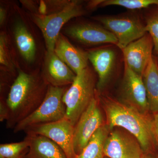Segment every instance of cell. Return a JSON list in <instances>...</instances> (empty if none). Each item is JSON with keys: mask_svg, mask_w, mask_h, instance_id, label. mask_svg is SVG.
I'll return each mask as SVG.
<instances>
[{"mask_svg": "<svg viewBox=\"0 0 158 158\" xmlns=\"http://www.w3.org/2000/svg\"><path fill=\"white\" fill-rule=\"evenodd\" d=\"M49 84L41 72L28 73L18 69L6 99L9 111L6 127L13 129L34 113L45 98Z\"/></svg>", "mask_w": 158, "mask_h": 158, "instance_id": "obj_1", "label": "cell"}, {"mask_svg": "<svg viewBox=\"0 0 158 158\" xmlns=\"http://www.w3.org/2000/svg\"><path fill=\"white\" fill-rule=\"evenodd\" d=\"M97 95L104 110L106 124L111 130L118 127L126 131L138 140L145 153H150L158 146L153 115L143 114L121 102Z\"/></svg>", "mask_w": 158, "mask_h": 158, "instance_id": "obj_2", "label": "cell"}, {"mask_svg": "<svg viewBox=\"0 0 158 158\" xmlns=\"http://www.w3.org/2000/svg\"><path fill=\"white\" fill-rule=\"evenodd\" d=\"M97 82L95 73L88 66L77 75L64 94L63 101L66 107L65 117L74 126L96 96Z\"/></svg>", "mask_w": 158, "mask_h": 158, "instance_id": "obj_3", "label": "cell"}, {"mask_svg": "<svg viewBox=\"0 0 158 158\" xmlns=\"http://www.w3.org/2000/svg\"><path fill=\"white\" fill-rule=\"evenodd\" d=\"M67 87L49 85L47 93L41 105L34 113L16 125L13 129V132L25 131L30 128L52 123L65 118L66 107L63 96L68 89Z\"/></svg>", "mask_w": 158, "mask_h": 158, "instance_id": "obj_4", "label": "cell"}, {"mask_svg": "<svg viewBox=\"0 0 158 158\" xmlns=\"http://www.w3.org/2000/svg\"><path fill=\"white\" fill-rule=\"evenodd\" d=\"M82 3V1H73L64 10L49 15L29 13L31 20L41 31L47 52H54L56 41L65 23L72 19L86 14Z\"/></svg>", "mask_w": 158, "mask_h": 158, "instance_id": "obj_5", "label": "cell"}, {"mask_svg": "<svg viewBox=\"0 0 158 158\" xmlns=\"http://www.w3.org/2000/svg\"><path fill=\"white\" fill-rule=\"evenodd\" d=\"M93 19L116 37L117 47L122 50L147 33L145 23L135 14L97 16Z\"/></svg>", "mask_w": 158, "mask_h": 158, "instance_id": "obj_6", "label": "cell"}, {"mask_svg": "<svg viewBox=\"0 0 158 158\" xmlns=\"http://www.w3.org/2000/svg\"><path fill=\"white\" fill-rule=\"evenodd\" d=\"M74 126L65 117L47 124L30 128L25 131L27 135L44 136L58 144L67 158H78L74 147Z\"/></svg>", "mask_w": 158, "mask_h": 158, "instance_id": "obj_7", "label": "cell"}, {"mask_svg": "<svg viewBox=\"0 0 158 158\" xmlns=\"http://www.w3.org/2000/svg\"><path fill=\"white\" fill-rule=\"evenodd\" d=\"M100 106L99 100L96 96L79 118L75 126L73 144L77 155L82 152L94 133L105 124Z\"/></svg>", "mask_w": 158, "mask_h": 158, "instance_id": "obj_8", "label": "cell"}, {"mask_svg": "<svg viewBox=\"0 0 158 158\" xmlns=\"http://www.w3.org/2000/svg\"><path fill=\"white\" fill-rule=\"evenodd\" d=\"M121 102L143 114H150L147 93L142 77L124 64L120 88Z\"/></svg>", "mask_w": 158, "mask_h": 158, "instance_id": "obj_9", "label": "cell"}, {"mask_svg": "<svg viewBox=\"0 0 158 158\" xmlns=\"http://www.w3.org/2000/svg\"><path fill=\"white\" fill-rule=\"evenodd\" d=\"M64 34L83 45L93 46L112 44L117 45L116 37L104 27L90 22L73 24L63 30Z\"/></svg>", "mask_w": 158, "mask_h": 158, "instance_id": "obj_10", "label": "cell"}, {"mask_svg": "<svg viewBox=\"0 0 158 158\" xmlns=\"http://www.w3.org/2000/svg\"><path fill=\"white\" fill-rule=\"evenodd\" d=\"M144 153L138 140L125 130L111 131L105 142L106 157L141 158Z\"/></svg>", "mask_w": 158, "mask_h": 158, "instance_id": "obj_11", "label": "cell"}, {"mask_svg": "<svg viewBox=\"0 0 158 158\" xmlns=\"http://www.w3.org/2000/svg\"><path fill=\"white\" fill-rule=\"evenodd\" d=\"M154 43L148 33L122 50L125 64L142 77L152 56Z\"/></svg>", "mask_w": 158, "mask_h": 158, "instance_id": "obj_12", "label": "cell"}, {"mask_svg": "<svg viewBox=\"0 0 158 158\" xmlns=\"http://www.w3.org/2000/svg\"><path fill=\"white\" fill-rule=\"evenodd\" d=\"M41 73L49 85L58 87L70 85L77 76L54 52L46 51Z\"/></svg>", "mask_w": 158, "mask_h": 158, "instance_id": "obj_13", "label": "cell"}, {"mask_svg": "<svg viewBox=\"0 0 158 158\" xmlns=\"http://www.w3.org/2000/svg\"><path fill=\"white\" fill-rule=\"evenodd\" d=\"M87 52L88 60L98 76L97 92L100 94L106 87L115 69L116 53L107 48L92 49Z\"/></svg>", "mask_w": 158, "mask_h": 158, "instance_id": "obj_14", "label": "cell"}, {"mask_svg": "<svg viewBox=\"0 0 158 158\" xmlns=\"http://www.w3.org/2000/svg\"><path fill=\"white\" fill-rule=\"evenodd\" d=\"M54 52L75 74L88 66V52L73 45L64 34L60 33L55 44Z\"/></svg>", "mask_w": 158, "mask_h": 158, "instance_id": "obj_15", "label": "cell"}, {"mask_svg": "<svg viewBox=\"0 0 158 158\" xmlns=\"http://www.w3.org/2000/svg\"><path fill=\"white\" fill-rule=\"evenodd\" d=\"M12 34L21 56L28 64L34 63L37 58V44L34 35L22 18L18 17L15 20Z\"/></svg>", "mask_w": 158, "mask_h": 158, "instance_id": "obj_16", "label": "cell"}, {"mask_svg": "<svg viewBox=\"0 0 158 158\" xmlns=\"http://www.w3.org/2000/svg\"><path fill=\"white\" fill-rule=\"evenodd\" d=\"M30 141L27 152L23 158H67L58 144L44 136L27 135Z\"/></svg>", "mask_w": 158, "mask_h": 158, "instance_id": "obj_17", "label": "cell"}, {"mask_svg": "<svg viewBox=\"0 0 158 158\" xmlns=\"http://www.w3.org/2000/svg\"><path fill=\"white\" fill-rule=\"evenodd\" d=\"M147 93L150 112L158 113V62L152 55L142 76Z\"/></svg>", "mask_w": 158, "mask_h": 158, "instance_id": "obj_18", "label": "cell"}, {"mask_svg": "<svg viewBox=\"0 0 158 158\" xmlns=\"http://www.w3.org/2000/svg\"><path fill=\"white\" fill-rule=\"evenodd\" d=\"M111 131L106 123L102 126L94 134L78 158H105V142Z\"/></svg>", "mask_w": 158, "mask_h": 158, "instance_id": "obj_19", "label": "cell"}, {"mask_svg": "<svg viewBox=\"0 0 158 158\" xmlns=\"http://www.w3.org/2000/svg\"><path fill=\"white\" fill-rule=\"evenodd\" d=\"M10 40L5 31L0 34V65L2 72L15 73L18 67L15 62Z\"/></svg>", "mask_w": 158, "mask_h": 158, "instance_id": "obj_20", "label": "cell"}, {"mask_svg": "<svg viewBox=\"0 0 158 158\" xmlns=\"http://www.w3.org/2000/svg\"><path fill=\"white\" fill-rule=\"evenodd\" d=\"M27 138L20 142L2 144L0 145V158H23L30 146Z\"/></svg>", "mask_w": 158, "mask_h": 158, "instance_id": "obj_21", "label": "cell"}, {"mask_svg": "<svg viewBox=\"0 0 158 158\" xmlns=\"http://www.w3.org/2000/svg\"><path fill=\"white\" fill-rule=\"evenodd\" d=\"M98 7L110 6H122L131 10L147 8L158 6V0H98Z\"/></svg>", "mask_w": 158, "mask_h": 158, "instance_id": "obj_22", "label": "cell"}, {"mask_svg": "<svg viewBox=\"0 0 158 158\" xmlns=\"http://www.w3.org/2000/svg\"><path fill=\"white\" fill-rule=\"evenodd\" d=\"M144 19L146 31L153 41L154 50L158 54V6L149 10Z\"/></svg>", "mask_w": 158, "mask_h": 158, "instance_id": "obj_23", "label": "cell"}, {"mask_svg": "<svg viewBox=\"0 0 158 158\" xmlns=\"http://www.w3.org/2000/svg\"><path fill=\"white\" fill-rule=\"evenodd\" d=\"M73 1L55 0L41 1L38 2V14L41 15H49L62 11L70 5Z\"/></svg>", "mask_w": 158, "mask_h": 158, "instance_id": "obj_24", "label": "cell"}, {"mask_svg": "<svg viewBox=\"0 0 158 158\" xmlns=\"http://www.w3.org/2000/svg\"><path fill=\"white\" fill-rule=\"evenodd\" d=\"M23 6L30 11V13L37 14L39 5L37 2L33 1H20Z\"/></svg>", "mask_w": 158, "mask_h": 158, "instance_id": "obj_25", "label": "cell"}, {"mask_svg": "<svg viewBox=\"0 0 158 158\" xmlns=\"http://www.w3.org/2000/svg\"><path fill=\"white\" fill-rule=\"evenodd\" d=\"M9 116V111L6 105V100L0 101V121L3 122L7 120Z\"/></svg>", "mask_w": 158, "mask_h": 158, "instance_id": "obj_26", "label": "cell"}, {"mask_svg": "<svg viewBox=\"0 0 158 158\" xmlns=\"http://www.w3.org/2000/svg\"><path fill=\"white\" fill-rule=\"evenodd\" d=\"M8 8L1 5L0 7V25L1 27L6 24L8 17Z\"/></svg>", "mask_w": 158, "mask_h": 158, "instance_id": "obj_27", "label": "cell"}, {"mask_svg": "<svg viewBox=\"0 0 158 158\" xmlns=\"http://www.w3.org/2000/svg\"><path fill=\"white\" fill-rule=\"evenodd\" d=\"M152 115L155 135L158 144V113L152 114Z\"/></svg>", "mask_w": 158, "mask_h": 158, "instance_id": "obj_28", "label": "cell"}, {"mask_svg": "<svg viewBox=\"0 0 158 158\" xmlns=\"http://www.w3.org/2000/svg\"><path fill=\"white\" fill-rule=\"evenodd\" d=\"M141 158H156L154 157L150 153H144Z\"/></svg>", "mask_w": 158, "mask_h": 158, "instance_id": "obj_29", "label": "cell"}, {"mask_svg": "<svg viewBox=\"0 0 158 158\" xmlns=\"http://www.w3.org/2000/svg\"><path fill=\"white\" fill-rule=\"evenodd\" d=\"M156 57V58H157V61H158V54L157 56Z\"/></svg>", "mask_w": 158, "mask_h": 158, "instance_id": "obj_30", "label": "cell"}, {"mask_svg": "<svg viewBox=\"0 0 158 158\" xmlns=\"http://www.w3.org/2000/svg\"><path fill=\"white\" fill-rule=\"evenodd\" d=\"M107 158V157H106V158Z\"/></svg>", "mask_w": 158, "mask_h": 158, "instance_id": "obj_31", "label": "cell"}, {"mask_svg": "<svg viewBox=\"0 0 158 158\" xmlns=\"http://www.w3.org/2000/svg\"><path fill=\"white\" fill-rule=\"evenodd\" d=\"M156 158H158V156Z\"/></svg>", "mask_w": 158, "mask_h": 158, "instance_id": "obj_32", "label": "cell"}]
</instances>
